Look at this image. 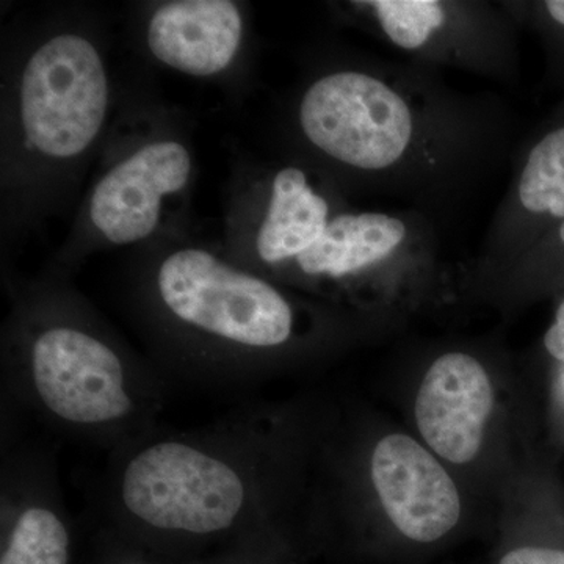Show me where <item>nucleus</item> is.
<instances>
[{"label": "nucleus", "mask_w": 564, "mask_h": 564, "mask_svg": "<svg viewBox=\"0 0 564 564\" xmlns=\"http://www.w3.org/2000/svg\"><path fill=\"white\" fill-rule=\"evenodd\" d=\"M282 434L272 410L247 403L198 429L158 426L110 452L101 513L141 543L267 532L280 492Z\"/></svg>", "instance_id": "obj_1"}, {"label": "nucleus", "mask_w": 564, "mask_h": 564, "mask_svg": "<svg viewBox=\"0 0 564 564\" xmlns=\"http://www.w3.org/2000/svg\"><path fill=\"white\" fill-rule=\"evenodd\" d=\"M169 388L73 293H21L3 333V410L113 452L158 429Z\"/></svg>", "instance_id": "obj_2"}, {"label": "nucleus", "mask_w": 564, "mask_h": 564, "mask_svg": "<svg viewBox=\"0 0 564 564\" xmlns=\"http://www.w3.org/2000/svg\"><path fill=\"white\" fill-rule=\"evenodd\" d=\"M139 299L169 383L243 388L300 336L299 310L269 276L206 248L165 252Z\"/></svg>", "instance_id": "obj_3"}, {"label": "nucleus", "mask_w": 564, "mask_h": 564, "mask_svg": "<svg viewBox=\"0 0 564 564\" xmlns=\"http://www.w3.org/2000/svg\"><path fill=\"white\" fill-rule=\"evenodd\" d=\"M296 121L310 147L337 169L383 184L445 170L458 158L459 140L473 137L440 96L388 69L322 74L300 98Z\"/></svg>", "instance_id": "obj_4"}, {"label": "nucleus", "mask_w": 564, "mask_h": 564, "mask_svg": "<svg viewBox=\"0 0 564 564\" xmlns=\"http://www.w3.org/2000/svg\"><path fill=\"white\" fill-rule=\"evenodd\" d=\"M110 82L99 47L79 32L41 41L22 66L17 120L21 144L39 162L82 158L106 126Z\"/></svg>", "instance_id": "obj_5"}, {"label": "nucleus", "mask_w": 564, "mask_h": 564, "mask_svg": "<svg viewBox=\"0 0 564 564\" xmlns=\"http://www.w3.org/2000/svg\"><path fill=\"white\" fill-rule=\"evenodd\" d=\"M0 456V564H70L73 532L54 448L21 436L17 419L2 411Z\"/></svg>", "instance_id": "obj_6"}, {"label": "nucleus", "mask_w": 564, "mask_h": 564, "mask_svg": "<svg viewBox=\"0 0 564 564\" xmlns=\"http://www.w3.org/2000/svg\"><path fill=\"white\" fill-rule=\"evenodd\" d=\"M386 43L422 62L508 73L510 29L486 6L444 0L352 2Z\"/></svg>", "instance_id": "obj_7"}, {"label": "nucleus", "mask_w": 564, "mask_h": 564, "mask_svg": "<svg viewBox=\"0 0 564 564\" xmlns=\"http://www.w3.org/2000/svg\"><path fill=\"white\" fill-rule=\"evenodd\" d=\"M195 165L187 144L162 137L140 144L96 182L87 204L91 231L110 245L143 242L166 203L187 191Z\"/></svg>", "instance_id": "obj_8"}, {"label": "nucleus", "mask_w": 564, "mask_h": 564, "mask_svg": "<svg viewBox=\"0 0 564 564\" xmlns=\"http://www.w3.org/2000/svg\"><path fill=\"white\" fill-rule=\"evenodd\" d=\"M370 470L386 514L408 540L436 543L458 524L462 500L454 480L413 437H383L375 447Z\"/></svg>", "instance_id": "obj_9"}, {"label": "nucleus", "mask_w": 564, "mask_h": 564, "mask_svg": "<svg viewBox=\"0 0 564 564\" xmlns=\"http://www.w3.org/2000/svg\"><path fill=\"white\" fill-rule=\"evenodd\" d=\"M494 406L491 380L473 356L447 352L432 364L415 399V421L441 458L473 462Z\"/></svg>", "instance_id": "obj_10"}, {"label": "nucleus", "mask_w": 564, "mask_h": 564, "mask_svg": "<svg viewBox=\"0 0 564 564\" xmlns=\"http://www.w3.org/2000/svg\"><path fill=\"white\" fill-rule=\"evenodd\" d=\"M245 18L231 0H174L152 11L147 46L152 57L192 77L218 76L242 50Z\"/></svg>", "instance_id": "obj_11"}, {"label": "nucleus", "mask_w": 564, "mask_h": 564, "mask_svg": "<svg viewBox=\"0 0 564 564\" xmlns=\"http://www.w3.org/2000/svg\"><path fill=\"white\" fill-rule=\"evenodd\" d=\"M422 247L433 243L422 221L410 215L344 212L334 215L322 239L289 267L310 281L344 282Z\"/></svg>", "instance_id": "obj_12"}, {"label": "nucleus", "mask_w": 564, "mask_h": 564, "mask_svg": "<svg viewBox=\"0 0 564 564\" xmlns=\"http://www.w3.org/2000/svg\"><path fill=\"white\" fill-rule=\"evenodd\" d=\"M332 202L296 165L273 174L254 232L251 259L243 267L262 273L291 265L322 239L334 217Z\"/></svg>", "instance_id": "obj_13"}, {"label": "nucleus", "mask_w": 564, "mask_h": 564, "mask_svg": "<svg viewBox=\"0 0 564 564\" xmlns=\"http://www.w3.org/2000/svg\"><path fill=\"white\" fill-rule=\"evenodd\" d=\"M564 221V126L545 133L527 152L497 210L486 247L497 256L524 250L530 226Z\"/></svg>", "instance_id": "obj_14"}, {"label": "nucleus", "mask_w": 564, "mask_h": 564, "mask_svg": "<svg viewBox=\"0 0 564 564\" xmlns=\"http://www.w3.org/2000/svg\"><path fill=\"white\" fill-rule=\"evenodd\" d=\"M497 564H564V547L521 545L508 551Z\"/></svg>", "instance_id": "obj_15"}, {"label": "nucleus", "mask_w": 564, "mask_h": 564, "mask_svg": "<svg viewBox=\"0 0 564 564\" xmlns=\"http://www.w3.org/2000/svg\"><path fill=\"white\" fill-rule=\"evenodd\" d=\"M544 347L552 358L564 362V300L556 310L554 323L545 333Z\"/></svg>", "instance_id": "obj_16"}, {"label": "nucleus", "mask_w": 564, "mask_h": 564, "mask_svg": "<svg viewBox=\"0 0 564 564\" xmlns=\"http://www.w3.org/2000/svg\"><path fill=\"white\" fill-rule=\"evenodd\" d=\"M544 9L551 20L564 28V0H549V2H544Z\"/></svg>", "instance_id": "obj_17"}, {"label": "nucleus", "mask_w": 564, "mask_h": 564, "mask_svg": "<svg viewBox=\"0 0 564 564\" xmlns=\"http://www.w3.org/2000/svg\"><path fill=\"white\" fill-rule=\"evenodd\" d=\"M556 243L564 251V221L560 223L558 229H556Z\"/></svg>", "instance_id": "obj_18"}, {"label": "nucleus", "mask_w": 564, "mask_h": 564, "mask_svg": "<svg viewBox=\"0 0 564 564\" xmlns=\"http://www.w3.org/2000/svg\"><path fill=\"white\" fill-rule=\"evenodd\" d=\"M117 564H152L144 562L143 558H128V560H121V562H118Z\"/></svg>", "instance_id": "obj_19"}]
</instances>
